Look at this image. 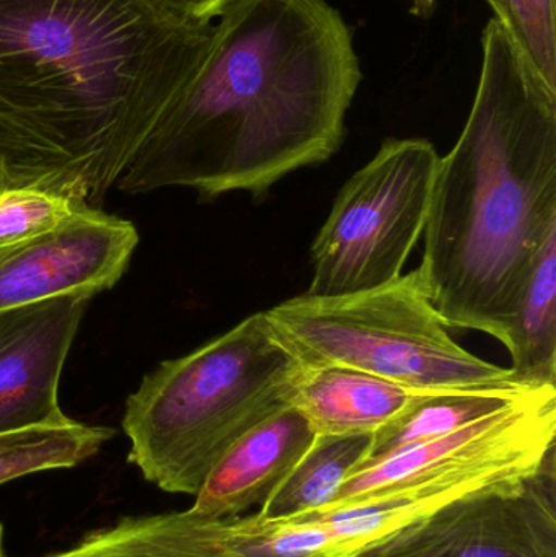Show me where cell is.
I'll return each instance as SVG.
<instances>
[{
	"label": "cell",
	"mask_w": 556,
	"mask_h": 557,
	"mask_svg": "<svg viewBox=\"0 0 556 557\" xmlns=\"http://www.w3.org/2000/svg\"><path fill=\"white\" fill-rule=\"evenodd\" d=\"M212 33L156 0H0V189L101 209Z\"/></svg>",
	"instance_id": "obj_1"
},
{
	"label": "cell",
	"mask_w": 556,
	"mask_h": 557,
	"mask_svg": "<svg viewBox=\"0 0 556 557\" xmlns=\"http://www.w3.org/2000/svg\"><path fill=\"white\" fill-rule=\"evenodd\" d=\"M361 81L351 28L329 0H235L118 189L264 195L338 152Z\"/></svg>",
	"instance_id": "obj_2"
},
{
	"label": "cell",
	"mask_w": 556,
	"mask_h": 557,
	"mask_svg": "<svg viewBox=\"0 0 556 557\" xmlns=\"http://www.w3.org/2000/svg\"><path fill=\"white\" fill-rule=\"evenodd\" d=\"M418 273L447 327L508 344L522 288L556 235V90L493 16L456 146L440 160Z\"/></svg>",
	"instance_id": "obj_3"
},
{
	"label": "cell",
	"mask_w": 556,
	"mask_h": 557,
	"mask_svg": "<svg viewBox=\"0 0 556 557\" xmlns=\"http://www.w3.org/2000/svg\"><path fill=\"white\" fill-rule=\"evenodd\" d=\"M306 367L264 311L144 376L124 408L127 461L170 494L196 496L225 451L293 406Z\"/></svg>",
	"instance_id": "obj_4"
},
{
	"label": "cell",
	"mask_w": 556,
	"mask_h": 557,
	"mask_svg": "<svg viewBox=\"0 0 556 557\" xmlns=\"http://www.w3.org/2000/svg\"><path fill=\"white\" fill-rule=\"evenodd\" d=\"M555 438L556 386H535L472 424L356 468L332 503L304 517L329 529L323 557H358L450 504L538 476L555 461Z\"/></svg>",
	"instance_id": "obj_5"
},
{
	"label": "cell",
	"mask_w": 556,
	"mask_h": 557,
	"mask_svg": "<svg viewBox=\"0 0 556 557\" xmlns=\"http://www.w3.org/2000/svg\"><path fill=\"white\" fill-rule=\"evenodd\" d=\"M264 314L306 369L348 367L420 393L515 382L450 337L418 270L359 294L300 295Z\"/></svg>",
	"instance_id": "obj_6"
},
{
	"label": "cell",
	"mask_w": 556,
	"mask_h": 557,
	"mask_svg": "<svg viewBox=\"0 0 556 557\" xmlns=\"http://www.w3.org/2000/svg\"><path fill=\"white\" fill-rule=\"evenodd\" d=\"M441 157L424 139H392L336 196L312 245L306 295L343 297L401 276L427 227Z\"/></svg>",
	"instance_id": "obj_7"
},
{
	"label": "cell",
	"mask_w": 556,
	"mask_h": 557,
	"mask_svg": "<svg viewBox=\"0 0 556 557\" xmlns=\"http://www.w3.org/2000/svg\"><path fill=\"white\" fill-rule=\"evenodd\" d=\"M555 461L518 486L450 504L358 557H556Z\"/></svg>",
	"instance_id": "obj_8"
},
{
	"label": "cell",
	"mask_w": 556,
	"mask_h": 557,
	"mask_svg": "<svg viewBox=\"0 0 556 557\" xmlns=\"http://www.w3.org/2000/svg\"><path fill=\"white\" fill-rule=\"evenodd\" d=\"M137 244L129 221L84 206L55 231L0 250V310L110 290L129 268Z\"/></svg>",
	"instance_id": "obj_9"
},
{
	"label": "cell",
	"mask_w": 556,
	"mask_h": 557,
	"mask_svg": "<svg viewBox=\"0 0 556 557\" xmlns=\"http://www.w3.org/2000/svg\"><path fill=\"white\" fill-rule=\"evenodd\" d=\"M90 300L61 295L0 310V434L72 421L59 380Z\"/></svg>",
	"instance_id": "obj_10"
},
{
	"label": "cell",
	"mask_w": 556,
	"mask_h": 557,
	"mask_svg": "<svg viewBox=\"0 0 556 557\" xmlns=\"http://www.w3.org/2000/svg\"><path fill=\"white\" fill-rule=\"evenodd\" d=\"M317 434L306 416L281 409L238 438L199 487L189 512L209 519L238 517L263 506L274 487L309 450Z\"/></svg>",
	"instance_id": "obj_11"
},
{
	"label": "cell",
	"mask_w": 556,
	"mask_h": 557,
	"mask_svg": "<svg viewBox=\"0 0 556 557\" xmlns=\"http://www.w3.org/2000/svg\"><path fill=\"white\" fill-rule=\"evenodd\" d=\"M420 392L348 369H306L293 406L317 435L374 434L397 418Z\"/></svg>",
	"instance_id": "obj_12"
},
{
	"label": "cell",
	"mask_w": 556,
	"mask_h": 557,
	"mask_svg": "<svg viewBox=\"0 0 556 557\" xmlns=\"http://www.w3.org/2000/svg\"><path fill=\"white\" fill-rule=\"evenodd\" d=\"M38 557H231L221 519L189 512L126 517Z\"/></svg>",
	"instance_id": "obj_13"
},
{
	"label": "cell",
	"mask_w": 556,
	"mask_h": 557,
	"mask_svg": "<svg viewBox=\"0 0 556 557\" xmlns=\"http://www.w3.org/2000/svg\"><path fill=\"white\" fill-rule=\"evenodd\" d=\"M529 388L535 386L512 382L486 388L420 393L397 418L372 434L371 450L359 467L472 424L512 405Z\"/></svg>",
	"instance_id": "obj_14"
},
{
	"label": "cell",
	"mask_w": 556,
	"mask_h": 557,
	"mask_svg": "<svg viewBox=\"0 0 556 557\" xmlns=\"http://www.w3.org/2000/svg\"><path fill=\"white\" fill-rule=\"evenodd\" d=\"M506 349L516 383L556 386V235L542 248L522 288Z\"/></svg>",
	"instance_id": "obj_15"
},
{
	"label": "cell",
	"mask_w": 556,
	"mask_h": 557,
	"mask_svg": "<svg viewBox=\"0 0 556 557\" xmlns=\"http://www.w3.org/2000/svg\"><path fill=\"white\" fill-rule=\"evenodd\" d=\"M371 444L372 434L317 435L309 450L264 500L258 516L289 520L319 512L366 460Z\"/></svg>",
	"instance_id": "obj_16"
},
{
	"label": "cell",
	"mask_w": 556,
	"mask_h": 557,
	"mask_svg": "<svg viewBox=\"0 0 556 557\" xmlns=\"http://www.w3.org/2000/svg\"><path fill=\"white\" fill-rule=\"evenodd\" d=\"M113 435V429L77 421L0 434V486L29 474L77 467Z\"/></svg>",
	"instance_id": "obj_17"
},
{
	"label": "cell",
	"mask_w": 556,
	"mask_h": 557,
	"mask_svg": "<svg viewBox=\"0 0 556 557\" xmlns=\"http://www.w3.org/2000/svg\"><path fill=\"white\" fill-rule=\"evenodd\" d=\"M84 206L33 186L0 189V250L55 231Z\"/></svg>",
	"instance_id": "obj_18"
},
{
	"label": "cell",
	"mask_w": 556,
	"mask_h": 557,
	"mask_svg": "<svg viewBox=\"0 0 556 557\" xmlns=\"http://www.w3.org/2000/svg\"><path fill=\"white\" fill-rule=\"evenodd\" d=\"M495 18L556 90V0H493Z\"/></svg>",
	"instance_id": "obj_19"
},
{
	"label": "cell",
	"mask_w": 556,
	"mask_h": 557,
	"mask_svg": "<svg viewBox=\"0 0 556 557\" xmlns=\"http://www.w3.org/2000/svg\"><path fill=\"white\" fill-rule=\"evenodd\" d=\"M163 9L196 23H214L235 0H156Z\"/></svg>",
	"instance_id": "obj_20"
},
{
	"label": "cell",
	"mask_w": 556,
	"mask_h": 557,
	"mask_svg": "<svg viewBox=\"0 0 556 557\" xmlns=\"http://www.w3.org/2000/svg\"><path fill=\"white\" fill-rule=\"evenodd\" d=\"M0 557L5 556V549H3V525L0 523Z\"/></svg>",
	"instance_id": "obj_21"
},
{
	"label": "cell",
	"mask_w": 556,
	"mask_h": 557,
	"mask_svg": "<svg viewBox=\"0 0 556 557\" xmlns=\"http://www.w3.org/2000/svg\"><path fill=\"white\" fill-rule=\"evenodd\" d=\"M486 2H489V5L492 7L493 5V0H486Z\"/></svg>",
	"instance_id": "obj_22"
}]
</instances>
